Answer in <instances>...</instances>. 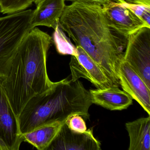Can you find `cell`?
<instances>
[{"mask_svg":"<svg viewBox=\"0 0 150 150\" xmlns=\"http://www.w3.org/2000/svg\"><path fill=\"white\" fill-rule=\"evenodd\" d=\"M62 29L104 72L113 86H120L117 69L124 59L127 39L108 24L102 6L74 2L59 19Z\"/></svg>","mask_w":150,"mask_h":150,"instance_id":"6da1fadb","label":"cell"},{"mask_svg":"<svg viewBox=\"0 0 150 150\" xmlns=\"http://www.w3.org/2000/svg\"><path fill=\"white\" fill-rule=\"evenodd\" d=\"M52 41L49 34L36 27L25 36L14 55L3 84L17 117L32 97L48 91L54 84L46 65Z\"/></svg>","mask_w":150,"mask_h":150,"instance_id":"7a4b0ae2","label":"cell"},{"mask_svg":"<svg viewBox=\"0 0 150 150\" xmlns=\"http://www.w3.org/2000/svg\"><path fill=\"white\" fill-rule=\"evenodd\" d=\"M92 104L89 90L79 80L67 78L54 82L51 88L33 96L24 106L18 117L21 133L67 120L74 114L88 120Z\"/></svg>","mask_w":150,"mask_h":150,"instance_id":"3957f363","label":"cell"},{"mask_svg":"<svg viewBox=\"0 0 150 150\" xmlns=\"http://www.w3.org/2000/svg\"><path fill=\"white\" fill-rule=\"evenodd\" d=\"M33 12L24 10L0 17V79L6 77L17 48L32 29Z\"/></svg>","mask_w":150,"mask_h":150,"instance_id":"277c9868","label":"cell"},{"mask_svg":"<svg viewBox=\"0 0 150 150\" xmlns=\"http://www.w3.org/2000/svg\"><path fill=\"white\" fill-rule=\"evenodd\" d=\"M124 60L150 88V28L143 27L127 38Z\"/></svg>","mask_w":150,"mask_h":150,"instance_id":"5b68a950","label":"cell"},{"mask_svg":"<svg viewBox=\"0 0 150 150\" xmlns=\"http://www.w3.org/2000/svg\"><path fill=\"white\" fill-rule=\"evenodd\" d=\"M23 142L19 121L0 79V150H18Z\"/></svg>","mask_w":150,"mask_h":150,"instance_id":"8992f818","label":"cell"},{"mask_svg":"<svg viewBox=\"0 0 150 150\" xmlns=\"http://www.w3.org/2000/svg\"><path fill=\"white\" fill-rule=\"evenodd\" d=\"M102 8L109 27L127 39L130 35L141 28L147 27L122 3L121 0L110 1L102 6Z\"/></svg>","mask_w":150,"mask_h":150,"instance_id":"52a82bcc","label":"cell"},{"mask_svg":"<svg viewBox=\"0 0 150 150\" xmlns=\"http://www.w3.org/2000/svg\"><path fill=\"white\" fill-rule=\"evenodd\" d=\"M77 55L71 56L69 67L73 81L84 78L97 89L113 86L104 72L96 62L80 46H76Z\"/></svg>","mask_w":150,"mask_h":150,"instance_id":"ba28073f","label":"cell"},{"mask_svg":"<svg viewBox=\"0 0 150 150\" xmlns=\"http://www.w3.org/2000/svg\"><path fill=\"white\" fill-rule=\"evenodd\" d=\"M101 146L93 129L79 133L71 130L65 123L46 150H100Z\"/></svg>","mask_w":150,"mask_h":150,"instance_id":"9c48e42d","label":"cell"},{"mask_svg":"<svg viewBox=\"0 0 150 150\" xmlns=\"http://www.w3.org/2000/svg\"><path fill=\"white\" fill-rule=\"evenodd\" d=\"M117 75L123 91L137 102L150 115V88L124 59L118 66Z\"/></svg>","mask_w":150,"mask_h":150,"instance_id":"30bf717a","label":"cell"},{"mask_svg":"<svg viewBox=\"0 0 150 150\" xmlns=\"http://www.w3.org/2000/svg\"><path fill=\"white\" fill-rule=\"evenodd\" d=\"M92 103L110 110L126 109L133 103V99L118 87L89 90Z\"/></svg>","mask_w":150,"mask_h":150,"instance_id":"8fae6325","label":"cell"},{"mask_svg":"<svg viewBox=\"0 0 150 150\" xmlns=\"http://www.w3.org/2000/svg\"><path fill=\"white\" fill-rule=\"evenodd\" d=\"M65 0H43L33 12L32 29L37 26L52 28L59 21L65 8Z\"/></svg>","mask_w":150,"mask_h":150,"instance_id":"7c38bea8","label":"cell"},{"mask_svg":"<svg viewBox=\"0 0 150 150\" xmlns=\"http://www.w3.org/2000/svg\"><path fill=\"white\" fill-rule=\"evenodd\" d=\"M129 138V150H150V115L125 125Z\"/></svg>","mask_w":150,"mask_h":150,"instance_id":"4fadbf2b","label":"cell"},{"mask_svg":"<svg viewBox=\"0 0 150 150\" xmlns=\"http://www.w3.org/2000/svg\"><path fill=\"white\" fill-rule=\"evenodd\" d=\"M67 120L44 125L32 131L23 133V141L29 143L38 150H46Z\"/></svg>","mask_w":150,"mask_h":150,"instance_id":"5bb4252c","label":"cell"},{"mask_svg":"<svg viewBox=\"0 0 150 150\" xmlns=\"http://www.w3.org/2000/svg\"><path fill=\"white\" fill-rule=\"evenodd\" d=\"M53 28L54 29L53 40L58 52L61 55L76 56V46L72 44L64 33V30L60 26L59 20L57 22Z\"/></svg>","mask_w":150,"mask_h":150,"instance_id":"9a60e30c","label":"cell"},{"mask_svg":"<svg viewBox=\"0 0 150 150\" xmlns=\"http://www.w3.org/2000/svg\"><path fill=\"white\" fill-rule=\"evenodd\" d=\"M148 28H150V0H121Z\"/></svg>","mask_w":150,"mask_h":150,"instance_id":"2e32d148","label":"cell"},{"mask_svg":"<svg viewBox=\"0 0 150 150\" xmlns=\"http://www.w3.org/2000/svg\"><path fill=\"white\" fill-rule=\"evenodd\" d=\"M34 1V0H0L1 13L10 14L26 10Z\"/></svg>","mask_w":150,"mask_h":150,"instance_id":"e0dca14e","label":"cell"},{"mask_svg":"<svg viewBox=\"0 0 150 150\" xmlns=\"http://www.w3.org/2000/svg\"><path fill=\"white\" fill-rule=\"evenodd\" d=\"M66 123L69 129L75 132L83 133L87 130L85 120L78 114H74L70 116Z\"/></svg>","mask_w":150,"mask_h":150,"instance_id":"ac0fdd59","label":"cell"},{"mask_svg":"<svg viewBox=\"0 0 150 150\" xmlns=\"http://www.w3.org/2000/svg\"><path fill=\"white\" fill-rule=\"evenodd\" d=\"M72 1L73 2H81V3H86V4L103 6L104 4L110 1H113L115 0H65V1Z\"/></svg>","mask_w":150,"mask_h":150,"instance_id":"d6986e66","label":"cell"},{"mask_svg":"<svg viewBox=\"0 0 150 150\" xmlns=\"http://www.w3.org/2000/svg\"><path fill=\"white\" fill-rule=\"evenodd\" d=\"M43 0H34V2L35 4V5H37L41 1H42Z\"/></svg>","mask_w":150,"mask_h":150,"instance_id":"ffe728a7","label":"cell"},{"mask_svg":"<svg viewBox=\"0 0 150 150\" xmlns=\"http://www.w3.org/2000/svg\"><path fill=\"white\" fill-rule=\"evenodd\" d=\"M0 13H1V7H0Z\"/></svg>","mask_w":150,"mask_h":150,"instance_id":"44dd1931","label":"cell"}]
</instances>
